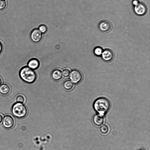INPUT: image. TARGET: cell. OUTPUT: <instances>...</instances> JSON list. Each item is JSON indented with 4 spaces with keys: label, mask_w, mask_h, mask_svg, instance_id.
Returning a JSON list of instances; mask_svg holds the SVG:
<instances>
[{
    "label": "cell",
    "mask_w": 150,
    "mask_h": 150,
    "mask_svg": "<svg viewBox=\"0 0 150 150\" xmlns=\"http://www.w3.org/2000/svg\"><path fill=\"white\" fill-rule=\"evenodd\" d=\"M93 106L94 110L98 114L103 116L109 111L110 103L107 98L100 97L94 100Z\"/></svg>",
    "instance_id": "obj_1"
},
{
    "label": "cell",
    "mask_w": 150,
    "mask_h": 150,
    "mask_svg": "<svg viewBox=\"0 0 150 150\" xmlns=\"http://www.w3.org/2000/svg\"><path fill=\"white\" fill-rule=\"evenodd\" d=\"M19 74L21 79L28 83H33L37 78L35 72L28 66L23 67L19 71Z\"/></svg>",
    "instance_id": "obj_2"
},
{
    "label": "cell",
    "mask_w": 150,
    "mask_h": 150,
    "mask_svg": "<svg viewBox=\"0 0 150 150\" xmlns=\"http://www.w3.org/2000/svg\"><path fill=\"white\" fill-rule=\"evenodd\" d=\"M11 110L13 115L19 119L25 117L28 113L25 106L23 103L18 102H16L13 105Z\"/></svg>",
    "instance_id": "obj_3"
},
{
    "label": "cell",
    "mask_w": 150,
    "mask_h": 150,
    "mask_svg": "<svg viewBox=\"0 0 150 150\" xmlns=\"http://www.w3.org/2000/svg\"><path fill=\"white\" fill-rule=\"evenodd\" d=\"M133 7L134 13L139 16H144L146 14L147 11L146 6L142 2L139 1L136 5L133 6Z\"/></svg>",
    "instance_id": "obj_4"
},
{
    "label": "cell",
    "mask_w": 150,
    "mask_h": 150,
    "mask_svg": "<svg viewBox=\"0 0 150 150\" xmlns=\"http://www.w3.org/2000/svg\"><path fill=\"white\" fill-rule=\"evenodd\" d=\"M83 77L81 72L76 69H73L69 75L70 80L74 83L76 84L80 83L82 81Z\"/></svg>",
    "instance_id": "obj_5"
},
{
    "label": "cell",
    "mask_w": 150,
    "mask_h": 150,
    "mask_svg": "<svg viewBox=\"0 0 150 150\" xmlns=\"http://www.w3.org/2000/svg\"><path fill=\"white\" fill-rule=\"evenodd\" d=\"M98 28L101 32L107 33L111 30L112 25L109 21L107 20H103L98 23Z\"/></svg>",
    "instance_id": "obj_6"
},
{
    "label": "cell",
    "mask_w": 150,
    "mask_h": 150,
    "mask_svg": "<svg viewBox=\"0 0 150 150\" xmlns=\"http://www.w3.org/2000/svg\"><path fill=\"white\" fill-rule=\"evenodd\" d=\"M3 127L7 129L12 128L15 124V121L13 117L10 115H7L4 116L2 121Z\"/></svg>",
    "instance_id": "obj_7"
},
{
    "label": "cell",
    "mask_w": 150,
    "mask_h": 150,
    "mask_svg": "<svg viewBox=\"0 0 150 150\" xmlns=\"http://www.w3.org/2000/svg\"><path fill=\"white\" fill-rule=\"evenodd\" d=\"M101 56L104 61L106 62H110L113 60L114 57V54L111 50L106 49L103 50Z\"/></svg>",
    "instance_id": "obj_8"
},
{
    "label": "cell",
    "mask_w": 150,
    "mask_h": 150,
    "mask_svg": "<svg viewBox=\"0 0 150 150\" xmlns=\"http://www.w3.org/2000/svg\"><path fill=\"white\" fill-rule=\"evenodd\" d=\"M42 37V33L38 29H33L30 34L31 40L35 43H38L40 41Z\"/></svg>",
    "instance_id": "obj_9"
},
{
    "label": "cell",
    "mask_w": 150,
    "mask_h": 150,
    "mask_svg": "<svg viewBox=\"0 0 150 150\" xmlns=\"http://www.w3.org/2000/svg\"><path fill=\"white\" fill-rule=\"evenodd\" d=\"M51 76L52 79L54 81H58L60 80L63 76L61 70L58 68L54 69L52 72Z\"/></svg>",
    "instance_id": "obj_10"
},
{
    "label": "cell",
    "mask_w": 150,
    "mask_h": 150,
    "mask_svg": "<svg viewBox=\"0 0 150 150\" xmlns=\"http://www.w3.org/2000/svg\"><path fill=\"white\" fill-rule=\"evenodd\" d=\"M28 67L33 70H35L38 69L40 65V62L39 60L35 58H33L30 59L28 63Z\"/></svg>",
    "instance_id": "obj_11"
},
{
    "label": "cell",
    "mask_w": 150,
    "mask_h": 150,
    "mask_svg": "<svg viewBox=\"0 0 150 150\" xmlns=\"http://www.w3.org/2000/svg\"><path fill=\"white\" fill-rule=\"evenodd\" d=\"M93 121L96 125L98 126H101L104 122L103 116L98 114H96L93 116Z\"/></svg>",
    "instance_id": "obj_12"
},
{
    "label": "cell",
    "mask_w": 150,
    "mask_h": 150,
    "mask_svg": "<svg viewBox=\"0 0 150 150\" xmlns=\"http://www.w3.org/2000/svg\"><path fill=\"white\" fill-rule=\"evenodd\" d=\"M11 88L8 84L4 83L0 85V93L2 95H6L9 93Z\"/></svg>",
    "instance_id": "obj_13"
},
{
    "label": "cell",
    "mask_w": 150,
    "mask_h": 150,
    "mask_svg": "<svg viewBox=\"0 0 150 150\" xmlns=\"http://www.w3.org/2000/svg\"><path fill=\"white\" fill-rule=\"evenodd\" d=\"M63 86L65 89L67 90H70L73 88L74 83L70 79H67L64 81Z\"/></svg>",
    "instance_id": "obj_14"
},
{
    "label": "cell",
    "mask_w": 150,
    "mask_h": 150,
    "mask_svg": "<svg viewBox=\"0 0 150 150\" xmlns=\"http://www.w3.org/2000/svg\"><path fill=\"white\" fill-rule=\"evenodd\" d=\"M109 127L108 125L104 124L101 125L100 128V132L103 134H107L109 131Z\"/></svg>",
    "instance_id": "obj_15"
},
{
    "label": "cell",
    "mask_w": 150,
    "mask_h": 150,
    "mask_svg": "<svg viewBox=\"0 0 150 150\" xmlns=\"http://www.w3.org/2000/svg\"><path fill=\"white\" fill-rule=\"evenodd\" d=\"M103 50L102 48L100 47H97L94 48L93 50L94 54L97 56H101Z\"/></svg>",
    "instance_id": "obj_16"
},
{
    "label": "cell",
    "mask_w": 150,
    "mask_h": 150,
    "mask_svg": "<svg viewBox=\"0 0 150 150\" xmlns=\"http://www.w3.org/2000/svg\"><path fill=\"white\" fill-rule=\"evenodd\" d=\"M16 102L23 103L25 101V97L22 94H19L16 97Z\"/></svg>",
    "instance_id": "obj_17"
},
{
    "label": "cell",
    "mask_w": 150,
    "mask_h": 150,
    "mask_svg": "<svg viewBox=\"0 0 150 150\" xmlns=\"http://www.w3.org/2000/svg\"><path fill=\"white\" fill-rule=\"evenodd\" d=\"M38 30L42 33H45L47 31V28L45 25H42L39 26Z\"/></svg>",
    "instance_id": "obj_18"
},
{
    "label": "cell",
    "mask_w": 150,
    "mask_h": 150,
    "mask_svg": "<svg viewBox=\"0 0 150 150\" xmlns=\"http://www.w3.org/2000/svg\"><path fill=\"white\" fill-rule=\"evenodd\" d=\"M70 72L69 69L65 68L62 71V75L65 77H67L69 76Z\"/></svg>",
    "instance_id": "obj_19"
},
{
    "label": "cell",
    "mask_w": 150,
    "mask_h": 150,
    "mask_svg": "<svg viewBox=\"0 0 150 150\" xmlns=\"http://www.w3.org/2000/svg\"><path fill=\"white\" fill-rule=\"evenodd\" d=\"M6 5V2L5 0H0V10L5 9Z\"/></svg>",
    "instance_id": "obj_20"
},
{
    "label": "cell",
    "mask_w": 150,
    "mask_h": 150,
    "mask_svg": "<svg viewBox=\"0 0 150 150\" xmlns=\"http://www.w3.org/2000/svg\"><path fill=\"white\" fill-rule=\"evenodd\" d=\"M139 1V0H133L132 1V4L133 6L136 5Z\"/></svg>",
    "instance_id": "obj_21"
},
{
    "label": "cell",
    "mask_w": 150,
    "mask_h": 150,
    "mask_svg": "<svg viewBox=\"0 0 150 150\" xmlns=\"http://www.w3.org/2000/svg\"><path fill=\"white\" fill-rule=\"evenodd\" d=\"M3 45H2V44L1 42L0 41V54L1 53V52H2V50H3Z\"/></svg>",
    "instance_id": "obj_22"
},
{
    "label": "cell",
    "mask_w": 150,
    "mask_h": 150,
    "mask_svg": "<svg viewBox=\"0 0 150 150\" xmlns=\"http://www.w3.org/2000/svg\"><path fill=\"white\" fill-rule=\"evenodd\" d=\"M3 117L2 115L0 113V123L2 122Z\"/></svg>",
    "instance_id": "obj_23"
},
{
    "label": "cell",
    "mask_w": 150,
    "mask_h": 150,
    "mask_svg": "<svg viewBox=\"0 0 150 150\" xmlns=\"http://www.w3.org/2000/svg\"><path fill=\"white\" fill-rule=\"evenodd\" d=\"M2 79L0 76V85L2 84Z\"/></svg>",
    "instance_id": "obj_24"
},
{
    "label": "cell",
    "mask_w": 150,
    "mask_h": 150,
    "mask_svg": "<svg viewBox=\"0 0 150 150\" xmlns=\"http://www.w3.org/2000/svg\"><path fill=\"white\" fill-rule=\"evenodd\" d=\"M138 150H147L144 148H141L139 149Z\"/></svg>",
    "instance_id": "obj_25"
}]
</instances>
